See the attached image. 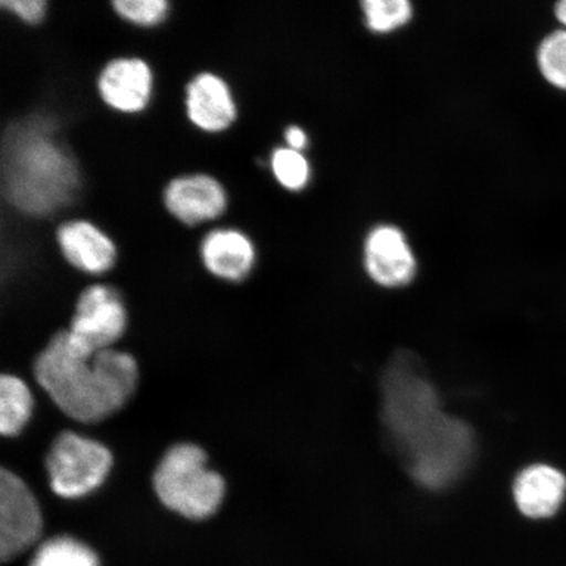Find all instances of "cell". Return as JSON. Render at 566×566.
Returning <instances> with one entry per match:
<instances>
[{"label": "cell", "instance_id": "1", "mask_svg": "<svg viewBox=\"0 0 566 566\" xmlns=\"http://www.w3.org/2000/svg\"><path fill=\"white\" fill-rule=\"evenodd\" d=\"M384 421L410 475L442 490L469 469L475 441L462 420L443 412L440 398L412 357H396L384 379Z\"/></svg>", "mask_w": 566, "mask_h": 566}, {"label": "cell", "instance_id": "2", "mask_svg": "<svg viewBox=\"0 0 566 566\" xmlns=\"http://www.w3.org/2000/svg\"><path fill=\"white\" fill-rule=\"evenodd\" d=\"M60 115L31 111L10 119L2 138V196L10 212L53 221L80 201L83 174Z\"/></svg>", "mask_w": 566, "mask_h": 566}, {"label": "cell", "instance_id": "3", "mask_svg": "<svg viewBox=\"0 0 566 566\" xmlns=\"http://www.w3.org/2000/svg\"><path fill=\"white\" fill-rule=\"evenodd\" d=\"M38 384L71 419L94 423L122 409L136 391L138 366L116 349L83 353L60 332L33 365Z\"/></svg>", "mask_w": 566, "mask_h": 566}, {"label": "cell", "instance_id": "4", "mask_svg": "<svg viewBox=\"0 0 566 566\" xmlns=\"http://www.w3.org/2000/svg\"><path fill=\"white\" fill-rule=\"evenodd\" d=\"M153 484L163 505L193 521L216 514L226 493L223 478L209 469L207 454L192 443L176 444L166 452Z\"/></svg>", "mask_w": 566, "mask_h": 566}, {"label": "cell", "instance_id": "5", "mask_svg": "<svg viewBox=\"0 0 566 566\" xmlns=\"http://www.w3.org/2000/svg\"><path fill=\"white\" fill-rule=\"evenodd\" d=\"M45 464L53 492L62 499L74 500L104 483L113 457L104 444L65 431L55 438Z\"/></svg>", "mask_w": 566, "mask_h": 566}, {"label": "cell", "instance_id": "6", "mask_svg": "<svg viewBox=\"0 0 566 566\" xmlns=\"http://www.w3.org/2000/svg\"><path fill=\"white\" fill-rule=\"evenodd\" d=\"M127 314L122 295L103 283L87 286L76 301L75 313L66 329L75 348L96 354L113 349L125 334Z\"/></svg>", "mask_w": 566, "mask_h": 566}, {"label": "cell", "instance_id": "7", "mask_svg": "<svg viewBox=\"0 0 566 566\" xmlns=\"http://www.w3.org/2000/svg\"><path fill=\"white\" fill-rule=\"evenodd\" d=\"M163 207L187 229L218 223L229 210L230 197L223 182L207 172L177 175L161 188Z\"/></svg>", "mask_w": 566, "mask_h": 566}, {"label": "cell", "instance_id": "8", "mask_svg": "<svg viewBox=\"0 0 566 566\" xmlns=\"http://www.w3.org/2000/svg\"><path fill=\"white\" fill-rule=\"evenodd\" d=\"M95 90L106 108L124 116L148 109L155 94V71L139 55H115L97 70Z\"/></svg>", "mask_w": 566, "mask_h": 566}, {"label": "cell", "instance_id": "9", "mask_svg": "<svg viewBox=\"0 0 566 566\" xmlns=\"http://www.w3.org/2000/svg\"><path fill=\"white\" fill-rule=\"evenodd\" d=\"M44 521L39 501L23 480L0 472V557L13 560L40 539Z\"/></svg>", "mask_w": 566, "mask_h": 566}, {"label": "cell", "instance_id": "10", "mask_svg": "<svg viewBox=\"0 0 566 566\" xmlns=\"http://www.w3.org/2000/svg\"><path fill=\"white\" fill-rule=\"evenodd\" d=\"M184 109L190 125L205 134L229 132L239 119L231 84L211 70H200L184 84Z\"/></svg>", "mask_w": 566, "mask_h": 566}, {"label": "cell", "instance_id": "11", "mask_svg": "<svg viewBox=\"0 0 566 566\" xmlns=\"http://www.w3.org/2000/svg\"><path fill=\"white\" fill-rule=\"evenodd\" d=\"M53 239L65 263L77 272L102 275L116 266L118 247L115 240L87 218L62 219Z\"/></svg>", "mask_w": 566, "mask_h": 566}, {"label": "cell", "instance_id": "12", "mask_svg": "<svg viewBox=\"0 0 566 566\" xmlns=\"http://www.w3.org/2000/svg\"><path fill=\"white\" fill-rule=\"evenodd\" d=\"M198 242L203 268L218 280L242 282L256 264V247L250 233L242 229L218 224L202 232Z\"/></svg>", "mask_w": 566, "mask_h": 566}, {"label": "cell", "instance_id": "13", "mask_svg": "<svg viewBox=\"0 0 566 566\" xmlns=\"http://www.w3.org/2000/svg\"><path fill=\"white\" fill-rule=\"evenodd\" d=\"M365 264L370 277L386 287H400L413 280L416 259L399 229L380 226L366 240Z\"/></svg>", "mask_w": 566, "mask_h": 566}, {"label": "cell", "instance_id": "14", "mask_svg": "<svg viewBox=\"0 0 566 566\" xmlns=\"http://www.w3.org/2000/svg\"><path fill=\"white\" fill-rule=\"evenodd\" d=\"M513 495L518 511L530 520H547L560 511L566 499V476L555 465L535 463L514 480Z\"/></svg>", "mask_w": 566, "mask_h": 566}, {"label": "cell", "instance_id": "15", "mask_svg": "<svg viewBox=\"0 0 566 566\" xmlns=\"http://www.w3.org/2000/svg\"><path fill=\"white\" fill-rule=\"evenodd\" d=\"M33 398L30 387L15 375L0 378V433L17 437L30 422Z\"/></svg>", "mask_w": 566, "mask_h": 566}, {"label": "cell", "instance_id": "16", "mask_svg": "<svg viewBox=\"0 0 566 566\" xmlns=\"http://www.w3.org/2000/svg\"><path fill=\"white\" fill-rule=\"evenodd\" d=\"M30 566H101L87 544L71 536H56L42 543Z\"/></svg>", "mask_w": 566, "mask_h": 566}, {"label": "cell", "instance_id": "17", "mask_svg": "<svg viewBox=\"0 0 566 566\" xmlns=\"http://www.w3.org/2000/svg\"><path fill=\"white\" fill-rule=\"evenodd\" d=\"M113 11L126 24L154 30L166 23L172 12L169 0H112Z\"/></svg>", "mask_w": 566, "mask_h": 566}, {"label": "cell", "instance_id": "18", "mask_svg": "<svg viewBox=\"0 0 566 566\" xmlns=\"http://www.w3.org/2000/svg\"><path fill=\"white\" fill-rule=\"evenodd\" d=\"M537 66L552 86L566 91V30L552 32L542 41Z\"/></svg>", "mask_w": 566, "mask_h": 566}, {"label": "cell", "instance_id": "19", "mask_svg": "<svg viewBox=\"0 0 566 566\" xmlns=\"http://www.w3.org/2000/svg\"><path fill=\"white\" fill-rule=\"evenodd\" d=\"M364 13L371 31L386 33L408 23L412 6L407 0H366Z\"/></svg>", "mask_w": 566, "mask_h": 566}, {"label": "cell", "instance_id": "20", "mask_svg": "<svg viewBox=\"0 0 566 566\" xmlns=\"http://www.w3.org/2000/svg\"><path fill=\"white\" fill-rule=\"evenodd\" d=\"M272 172L280 186L287 190H301L307 186L310 166L301 151L290 147L275 148L271 159Z\"/></svg>", "mask_w": 566, "mask_h": 566}, {"label": "cell", "instance_id": "21", "mask_svg": "<svg viewBox=\"0 0 566 566\" xmlns=\"http://www.w3.org/2000/svg\"><path fill=\"white\" fill-rule=\"evenodd\" d=\"M49 7V0H0V10L27 27L44 23Z\"/></svg>", "mask_w": 566, "mask_h": 566}, {"label": "cell", "instance_id": "22", "mask_svg": "<svg viewBox=\"0 0 566 566\" xmlns=\"http://www.w3.org/2000/svg\"><path fill=\"white\" fill-rule=\"evenodd\" d=\"M286 144L293 150L302 151L307 146V136L300 126H290L285 132Z\"/></svg>", "mask_w": 566, "mask_h": 566}, {"label": "cell", "instance_id": "23", "mask_svg": "<svg viewBox=\"0 0 566 566\" xmlns=\"http://www.w3.org/2000/svg\"><path fill=\"white\" fill-rule=\"evenodd\" d=\"M555 15L558 21L565 27L566 30V0L558 2L555 7Z\"/></svg>", "mask_w": 566, "mask_h": 566}]
</instances>
